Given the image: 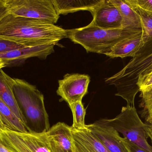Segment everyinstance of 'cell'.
<instances>
[{"mask_svg":"<svg viewBox=\"0 0 152 152\" xmlns=\"http://www.w3.org/2000/svg\"><path fill=\"white\" fill-rule=\"evenodd\" d=\"M0 37L26 46L56 45L68 37L66 29L55 24L10 13L0 20Z\"/></svg>","mask_w":152,"mask_h":152,"instance_id":"cell-1","label":"cell"},{"mask_svg":"<svg viewBox=\"0 0 152 152\" xmlns=\"http://www.w3.org/2000/svg\"><path fill=\"white\" fill-rule=\"evenodd\" d=\"M14 80L13 93L26 129L30 133H46L50 125L43 95L35 86L26 80Z\"/></svg>","mask_w":152,"mask_h":152,"instance_id":"cell-2","label":"cell"},{"mask_svg":"<svg viewBox=\"0 0 152 152\" xmlns=\"http://www.w3.org/2000/svg\"><path fill=\"white\" fill-rule=\"evenodd\" d=\"M152 69V37L122 70L105 79V82L115 86V95L126 100L127 105L134 106L135 98L140 92L137 85L138 76Z\"/></svg>","mask_w":152,"mask_h":152,"instance_id":"cell-3","label":"cell"},{"mask_svg":"<svg viewBox=\"0 0 152 152\" xmlns=\"http://www.w3.org/2000/svg\"><path fill=\"white\" fill-rule=\"evenodd\" d=\"M66 32L69 39L83 46L88 52L106 55L118 42L142 30L122 28L104 29L90 23L83 27L66 29Z\"/></svg>","mask_w":152,"mask_h":152,"instance_id":"cell-4","label":"cell"},{"mask_svg":"<svg viewBox=\"0 0 152 152\" xmlns=\"http://www.w3.org/2000/svg\"><path fill=\"white\" fill-rule=\"evenodd\" d=\"M98 123L113 128L123 137L149 152L152 146L147 141L148 136L144 123L138 116L135 106L127 105L122 107L121 112L112 119H103Z\"/></svg>","mask_w":152,"mask_h":152,"instance_id":"cell-5","label":"cell"},{"mask_svg":"<svg viewBox=\"0 0 152 152\" xmlns=\"http://www.w3.org/2000/svg\"><path fill=\"white\" fill-rule=\"evenodd\" d=\"M0 144L11 152H51L46 133L0 129Z\"/></svg>","mask_w":152,"mask_h":152,"instance_id":"cell-6","label":"cell"},{"mask_svg":"<svg viewBox=\"0 0 152 152\" xmlns=\"http://www.w3.org/2000/svg\"><path fill=\"white\" fill-rule=\"evenodd\" d=\"M9 12L12 15L55 24L60 15L52 0H6Z\"/></svg>","mask_w":152,"mask_h":152,"instance_id":"cell-7","label":"cell"},{"mask_svg":"<svg viewBox=\"0 0 152 152\" xmlns=\"http://www.w3.org/2000/svg\"><path fill=\"white\" fill-rule=\"evenodd\" d=\"M90 81V77L87 75L66 74L63 79L58 80L57 94L68 104L82 101V98L87 93Z\"/></svg>","mask_w":152,"mask_h":152,"instance_id":"cell-8","label":"cell"},{"mask_svg":"<svg viewBox=\"0 0 152 152\" xmlns=\"http://www.w3.org/2000/svg\"><path fill=\"white\" fill-rule=\"evenodd\" d=\"M56 45L50 44L35 46H27L0 54V59L6 67H15L21 65L27 59L37 57L45 59L48 56L54 52Z\"/></svg>","mask_w":152,"mask_h":152,"instance_id":"cell-9","label":"cell"},{"mask_svg":"<svg viewBox=\"0 0 152 152\" xmlns=\"http://www.w3.org/2000/svg\"><path fill=\"white\" fill-rule=\"evenodd\" d=\"M91 12L93 19L90 24L104 29L122 28L121 15L110 0H103Z\"/></svg>","mask_w":152,"mask_h":152,"instance_id":"cell-10","label":"cell"},{"mask_svg":"<svg viewBox=\"0 0 152 152\" xmlns=\"http://www.w3.org/2000/svg\"><path fill=\"white\" fill-rule=\"evenodd\" d=\"M86 127L110 152H129L123 137L113 128L98 123L86 125Z\"/></svg>","mask_w":152,"mask_h":152,"instance_id":"cell-11","label":"cell"},{"mask_svg":"<svg viewBox=\"0 0 152 152\" xmlns=\"http://www.w3.org/2000/svg\"><path fill=\"white\" fill-rule=\"evenodd\" d=\"M51 152H75L71 126L58 122L46 132Z\"/></svg>","mask_w":152,"mask_h":152,"instance_id":"cell-12","label":"cell"},{"mask_svg":"<svg viewBox=\"0 0 152 152\" xmlns=\"http://www.w3.org/2000/svg\"><path fill=\"white\" fill-rule=\"evenodd\" d=\"M146 42L142 32L131 35L118 42L106 55L112 58H133Z\"/></svg>","mask_w":152,"mask_h":152,"instance_id":"cell-13","label":"cell"},{"mask_svg":"<svg viewBox=\"0 0 152 152\" xmlns=\"http://www.w3.org/2000/svg\"><path fill=\"white\" fill-rule=\"evenodd\" d=\"M71 129L75 152H110L86 127V125L84 129Z\"/></svg>","mask_w":152,"mask_h":152,"instance_id":"cell-14","label":"cell"},{"mask_svg":"<svg viewBox=\"0 0 152 152\" xmlns=\"http://www.w3.org/2000/svg\"><path fill=\"white\" fill-rule=\"evenodd\" d=\"M103 0H52L59 15L79 11L88 10L91 12Z\"/></svg>","mask_w":152,"mask_h":152,"instance_id":"cell-15","label":"cell"},{"mask_svg":"<svg viewBox=\"0 0 152 152\" xmlns=\"http://www.w3.org/2000/svg\"><path fill=\"white\" fill-rule=\"evenodd\" d=\"M14 83V79L10 77L2 70H0V98L22 122L21 115L13 93Z\"/></svg>","mask_w":152,"mask_h":152,"instance_id":"cell-16","label":"cell"},{"mask_svg":"<svg viewBox=\"0 0 152 152\" xmlns=\"http://www.w3.org/2000/svg\"><path fill=\"white\" fill-rule=\"evenodd\" d=\"M110 1L118 10L121 15L122 29L129 30H142V24L140 17L125 0Z\"/></svg>","mask_w":152,"mask_h":152,"instance_id":"cell-17","label":"cell"},{"mask_svg":"<svg viewBox=\"0 0 152 152\" xmlns=\"http://www.w3.org/2000/svg\"><path fill=\"white\" fill-rule=\"evenodd\" d=\"M0 118L7 129L21 133H27L22 121L15 115L9 106L0 98Z\"/></svg>","mask_w":152,"mask_h":152,"instance_id":"cell-18","label":"cell"},{"mask_svg":"<svg viewBox=\"0 0 152 152\" xmlns=\"http://www.w3.org/2000/svg\"><path fill=\"white\" fill-rule=\"evenodd\" d=\"M140 17L143 35L146 42L152 37V12L144 10L137 5L134 0H125Z\"/></svg>","mask_w":152,"mask_h":152,"instance_id":"cell-19","label":"cell"},{"mask_svg":"<svg viewBox=\"0 0 152 152\" xmlns=\"http://www.w3.org/2000/svg\"><path fill=\"white\" fill-rule=\"evenodd\" d=\"M73 113V124L71 127L75 129L86 128L85 118L86 109L84 108L82 101L77 102L69 104Z\"/></svg>","mask_w":152,"mask_h":152,"instance_id":"cell-20","label":"cell"},{"mask_svg":"<svg viewBox=\"0 0 152 152\" xmlns=\"http://www.w3.org/2000/svg\"><path fill=\"white\" fill-rule=\"evenodd\" d=\"M140 97L142 98L140 107L143 108L142 116L146 123L151 124L152 122V87L141 92Z\"/></svg>","mask_w":152,"mask_h":152,"instance_id":"cell-21","label":"cell"},{"mask_svg":"<svg viewBox=\"0 0 152 152\" xmlns=\"http://www.w3.org/2000/svg\"><path fill=\"white\" fill-rule=\"evenodd\" d=\"M137 85L140 92L152 87V69L138 76Z\"/></svg>","mask_w":152,"mask_h":152,"instance_id":"cell-22","label":"cell"},{"mask_svg":"<svg viewBox=\"0 0 152 152\" xmlns=\"http://www.w3.org/2000/svg\"><path fill=\"white\" fill-rule=\"evenodd\" d=\"M25 47L27 46L0 37V54Z\"/></svg>","mask_w":152,"mask_h":152,"instance_id":"cell-23","label":"cell"},{"mask_svg":"<svg viewBox=\"0 0 152 152\" xmlns=\"http://www.w3.org/2000/svg\"><path fill=\"white\" fill-rule=\"evenodd\" d=\"M124 139L126 146L129 152H149L127 139L125 138Z\"/></svg>","mask_w":152,"mask_h":152,"instance_id":"cell-24","label":"cell"},{"mask_svg":"<svg viewBox=\"0 0 152 152\" xmlns=\"http://www.w3.org/2000/svg\"><path fill=\"white\" fill-rule=\"evenodd\" d=\"M134 1L142 9L152 12V0H134Z\"/></svg>","mask_w":152,"mask_h":152,"instance_id":"cell-25","label":"cell"},{"mask_svg":"<svg viewBox=\"0 0 152 152\" xmlns=\"http://www.w3.org/2000/svg\"><path fill=\"white\" fill-rule=\"evenodd\" d=\"M9 13L6 0H0V20Z\"/></svg>","mask_w":152,"mask_h":152,"instance_id":"cell-26","label":"cell"},{"mask_svg":"<svg viewBox=\"0 0 152 152\" xmlns=\"http://www.w3.org/2000/svg\"><path fill=\"white\" fill-rule=\"evenodd\" d=\"M145 129L147 134L148 137H150L152 143V126L151 124L145 123Z\"/></svg>","mask_w":152,"mask_h":152,"instance_id":"cell-27","label":"cell"},{"mask_svg":"<svg viewBox=\"0 0 152 152\" xmlns=\"http://www.w3.org/2000/svg\"><path fill=\"white\" fill-rule=\"evenodd\" d=\"M0 152H11L10 151L6 149L5 147L0 144Z\"/></svg>","mask_w":152,"mask_h":152,"instance_id":"cell-28","label":"cell"},{"mask_svg":"<svg viewBox=\"0 0 152 152\" xmlns=\"http://www.w3.org/2000/svg\"><path fill=\"white\" fill-rule=\"evenodd\" d=\"M6 67L5 63L3 62L2 60L0 59V70Z\"/></svg>","mask_w":152,"mask_h":152,"instance_id":"cell-29","label":"cell"},{"mask_svg":"<svg viewBox=\"0 0 152 152\" xmlns=\"http://www.w3.org/2000/svg\"><path fill=\"white\" fill-rule=\"evenodd\" d=\"M6 129L5 127L4 126V125L3 123L2 122L1 120V118H0V129Z\"/></svg>","mask_w":152,"mask_h":152,"instance_id":"cell-30","label":"cell"},{"mask_svg":"<svg viewBox=\"0 0 152 152\" xmlns=\"http://www.w3.org/2000/svg\"><path fill=\"white\" fill-rule=\"evenodd\" d=\"M151 124V126H152V122L151 123V124Z\"/></svg>","mask_w":152,"mask_h":152,"instance_id":"cell-31","label":"cell"}]
</instances>
